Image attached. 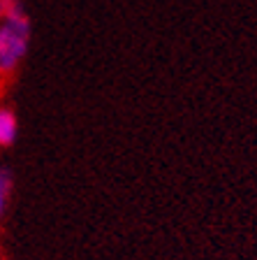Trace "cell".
Here are the masks:
<instances>
[{
	"label": "cell",
	"mask_w": 257,
	"mask_h": 260,
	"mask_svg": "<svg viewBox=\"0 0 257 260\" xmlns=\"http://www.w3.org/2000/svg\"><path fill=\"white\" fill-rule=\"evenodd\" d=\"M5 21L0 23V72H14L28 51L30 21L19 0H5Z\"/></svg>",
	"instance_id": "6da1fadb"
},
{
	"label": "cell",
	"mask_w": 257,
	"mask_h": 260,
	"mask_svg": "<svg viewBox=\"0 0 257 260\" xmlns=\"http://www.w3.org/2000/svg\"><path fill=\"white\" fill-rule=\"evenodd\" d=\"M16 140V116L12 109H0V146H10Z\"/></svg>",
	"instance_id": "7a4b0ae2"
},
{
	"label": "cell",
	"mask_w": 257,
	"mask_h": 260,
	"mask_svg": "<svg viewBox=\"0 0 257 260\" xmlns=\"http://www.w3.org/2000/svg\"><path fill=\"white\" fill-rule=\"evenodd\" d=\"M12 193V174L7 170H0V216L7 209V200Z\"/></svg>",
	"instance_id": "3957f363"
},
{
	"label": "cell",
	"mask_w": 257,
	"mask_h": 260,
	"mask_svg": "<svg viewBox=\"0 0 257 260\" xmlns=\"http://www.w3.org/2000/svg\"><path fill=\"white\" fill-rule=\"evenodd\" d=\"M3 12H5V0H0V16H3Z\"/></svg>",
	"instance_id": "277c9868"
},
{
	"label": "cell",
	"mask_w": 257,
	"mask_h": 260,
	"mask_svg": "<svg viewBox=\"0 0 257 260\" xmlns=\"http://www.w3.org/2000/svg\"><path fill=\"white\" fill-rule=\"evenodd\" d=\"M0 260H3V255H0Z\"/></svg>",
	"instance_id": "5b68a950"
}]
</instances>
